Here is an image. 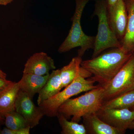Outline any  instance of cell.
Listing matches in <instances>:
<instances>
[{
    "mask_svg": "<svg viewBox=\"0 0 134 134\" xmlns=\"http://www.w3.org/2000/svg\"><path fill=\"white\" fill-rule=\"evenodd\" d=\"M82 57L79 56L73 58L70 62L60 69V76L63 88L66 87L79 75L87 78L91 76L90 73L81 66Z\"/></svg>",
    "mask_w": 134,
    "mask_h": 134,
    "instance_id": "obj_11",
    "label": "cell"
},
{
    "mask_svg": "<svg viewBox=\"0 0 134 134\" xmlns=\"http://www.w3.org/2000/svg\"><path fill=\"white\" fill-rule=\"evenodd\" d=\"M134 107V90L104 101L101 109H129Z\"/></svg>",
    "mask_w": 134,
    "mask_h": 134,
    "instance_id": "obj_17",
    "label": "cell"
},
{
    "mask_svg": "<svg viewBox=\"0 0 134 134\" xmlns=\"http://www.w3.org/2000/svg\"><path fill=\"white\" fill-rule=\"evenodd\" d=\"M96 114L100 120L108 125L125 132L134 120V110L126 108H100Z\"/></svg>",
    "mask_w": 134,
    "mask_h": 134,
    "instance_id": "obj_9",
    "label": "cell"
},
{
    "mask_svg": "<svg viewBox=\"0 0 134 134\" xmlns=\"http://www.w3.org/2000/svg\"><path fill=\"white\" fill-rule=\"evenodd\" d=\"M20 89L18 82H12L0 91V115L4 118L6 114L15 111L16 100Z\"/></svg>",
    "mask_w": 134,
    "mask_h": 134,
    "instance_id": "obj_13",
    "label": "cell"
},
{
    "mask_svg": "<svg viewBox=\"0 0 134 134\" xmlns=\"http://www.w3.org/2000/svg\"><path fill=\"white\" fill-rule=\"evenodd\" d=\"M75 9L72 18V26L66 38L61 44L58 52L64 53L73 48L80 47L77 54L82 57L87 50L93 49L96 36L86 35L83 31L81 25V18L85 6L90 0H75Z\"/></svg>",
    "mask_w": 134,
    "mask_h": 134,
    "instance_id": "obj_3",
    "label": "cell"
},
{
    "mask_svg": "<svg viewBox=\"0 0 134 134\" xmlns=\"http://www.w3.org/2000/svg\"><path fill=\"white\" fill-rule=\"evenodd\" d=\"M55 68L54 60L46 53L41 52L34 54L28 59L23 73L44 76Z\"/></svg>",
    "mask_w": 134,
    "mask_h": 134,
    "instance_id": "obj_10",
    "label": "cell"
},
{
    "mask_svg": "<svg viewBox=\"0 0 134 134\" xmlns=\"http://www.w3.org/2000/svg\"><path fill=\"white\" fill-rule=\"evenodd\" d=\"M128 14L126 30L120 41L121 47L128 52H134V0H125Z\"/></svg>",
    "mask_w": 134,
    "mask_h": 134,
    "instance_id": "obj_16",
    "label": "cell"
},
{
    "mask_svg": "<svg viewBox=\"0 0 134 134\" xmlns=\"http://www.w3.org/2000/svg\"><path fill=\"white\" fill-rule=\"evenodd\" d=\"M63 88L60 76V70H53L49 75L47 81L38 93V105L44 100L52 97L60 91Z\"/></svg>",
    "mask_w": 134,
    "mask_h": 134,
    "instance_id": "obj_15",
    "label": "cell"
},
{
    "mask_svg": "<svg viewBox=\"0 0 134 134\" xmlns=\"http://www.w3.org/2000/svg\"><path fill=\"white\" fill-rule=\"evenodd\" d=\"M4 120L6 127L9 129H19L29 126L24 117L16 111L5 114Z\"/></svg>",
    "mask_w": 134,
    "mask_h": 134,
    "instance_id": "obj_19",
    "label": "cell"
},
{
    "mask_svg": "<svg viewBox=\"0 0 134 134\" xmlns=\"http://www.w3.org/2000/svg\"><path fill=\"white\" fill-rule=\"evenodd\" d=\"M50 74L40 76L30 74H23L21 79L18 82L20 90L25 92L33 98L38 93L47 81Z\"/></svg>",
    "mask_w": 134,
    "mask_h": 134,
    "instance_id": "obj_14",
    "label": "cell"
},
{
    "mask_svg": "<svg viewBox=\"0 0 134 134\" xmlns=\"http://www.w3.org/2000/svg\"><path fill=\"white\" fill-rule=\"evenodd\" d=\"M59 123L62 128V134H87L83 124H79L75 121H69L62 114L58 113L57 115Z\"/></svg>",
    "mask_w": 134,
    "mask_h": 134,
    "instance_id": "obj_18",
    "label": "cell"
},
{
    "mask_svg": "<svg viewBox=\"0 0 134 134\" xmlns=\"http://www.w3.org/2000/svg\"><path fill=\"white\" fill-rule=\"evenodd\" d=\"M82 118L87 134H123L126 132L112 127L104 122L98 117L96 113L85 115Z\"/></svg>",
    "mask_w": 134,
    "mask_h": 134,
    "instance_id": "obj_12",
    "label": "cell"
},
{
    "mask_svg": "<svg viewBox=\"0 0 134 134\" xmlns=\"http://www.w3.org/2000/svg\"><path fill=\"white\" fill-rule=\"evenodd\" d=\"M32 99L28 93L20 89L15 104V111L24 117L31 128L38 125L44 115L40 107L35 106Z\"/></svg>",
    "mask_w": 134,
    "mask_h": 134,
    "instance_id": "obj_7",
    "label": "cell"
},
{
    "mask_svg": "<svg viewBox=\"0 0 134 134\" xmlns=\"http://www.w3.org/2000/svg\"><path fill=\"white\" fill-rule=\"evenodd\" d=\"M0 77L4 79H6V77H7L6 74L4 72H3L1 69H0Z\"/></svg>",
    "mask_w": 134,
    "mask_h": 134,
    "instance_id": "obj_24",
    "label": "cell"
},
{
    "mask_svg": "<svg viewBox=\"0 0 134 134\" xmlns=\"http://www.w3.org/2000/svg\"><path fill=\"white\" fill-rule=\"evenodd\" d=\"M104 88V101L134 90V52Z\"/></svg>",
    "mask_w": 134,
    "mask_h": 134,
    "instance_id": "obj_6",
    "label": "cell"
},
{
    "mask_svg": "<svg viewBox=\"0 0 134 134\" xmlns=\"http://www.w3.org/2000/svg\"><path fill=\"white\" fill-rule=\"evenodd\" d=\"M11 81H9L7 79H4L0 77V91L9 85L12 82Z\"/></svg>",
    "mask_w": 134,
    "mask_h": 134,
    "instance_id": "obj_21",
    "label": "cell"
},
{
    "mask_svg": "<svg viewBox=\"0 0 134 134\" xmlns=\"http://www.w3.org/2000/svg\"><path fill=\"white\" fill-rule=\"evenodd\" d=\"M104 88L99 85L96 88L84 95L74 99L70 98L61 105L58 114H62L69 119L78 122L85 115L96 113L101 108L103 102Z\"/></svg>",
    "mask_w": 134,
    "mask_h": 134,
    "instance_id": "obj_2",
    "label": "cell"
},
{
    "mask_svg": "<svg viewBox=\"0 0 134 134\" xmlns=\"http://www.w3.org/2000/svg\"><path fill=\"white\" fill-rule=\"evenodd\" d=\"M95 1V8L92 16H97L98 25L92 58L108 48L121 47L120 42L112 30L108 23L105 0Z\"/></svg>",
    "mask_w": 134,
    "mask_h": 134,
    "instance_id": "obj_5",
    "label": "cell"
},
{
    "mask_svg": "<svg viewBox=\"0 0 134 134\" xmlns=\"http://www.w3.org/2000/svg\"><path fill=\"white\" fill-rule=\"evenodd\" d=\"M132 53L125 51L121 47L113 48L91 59L82 61L81 66L93 75L91 79L104 88Z\"/></svg>",
    "mask_w": 134,
    "mask_h": 134,
    "instance_id": "obj_1",
    "label": "cell"
},
{
    "mask_svg": "<svg viewBox=\"0 0 134 134\" xmlns=\"http://www.w3.org/2000/svg\"><path fill=\"white\" fill-rule=\"evenodd\" d=\"M4 120V117H3L2 116H1V115H0V124H1V122H2Z\"/></svg>",
    "mask_w": 134,
    "mask_h": 134,
    "instance_id": "obj_26",
    "label": "cell"
},
{
    "mask_svg": "<svg viewBox=\"0 0 134 134\" xmlns=\"http://www.w3.org/2000/svg\"><path fill=\"white\" fill-rule=\"evenodd\" d=\"M86 79L82 75H79L62 91L42 102L38 106L44 115L50 117L57 116L59 107L65 101L73 96L90 91L99 86L94 85L95 81L92 79Z\"/></svg>",
    "mask_w": 134,
    "mask_h": 134,
    "instance_id": "obj_4",
    "label": "cell"
},
{
    "mask_svg": "<svg viewBox=\"0 0 134 134\" xmlns=\"http://www.w3.org/2000/svg\"><path fill=\"white\" fill-rule=\"evenodd\" d=\"M128 129L134 130V120L133 121L131 124L130 125Z\"/></svg>",
    "mask_w": 134,
    "mask_h": 134,
    "instance_id": "obj_25",
    "label": "cell"
},
{
    "mask_svg": "<svg viewBox=\"0 0 134 134\" xmlns=\"http://www.w3.org/2000/svg\"><path fill=\"white\" fill-rule=\"evenodd\" d=\"M30 126L18 130H10L5 128L0 132L1 134H29L30 133Z\"/></svg>",
    "mask_w": 134,
    "mask_h": 134,
    "instance_id": "obj_20",
    "label": "cell"
},
{
    "mask_svg": "<svg viewBox=\"0 0 134 134\" xmlns=\"http://www.w3.org/2000/svg\"><path fill=\"white\" fill-rule=\"evenodd\" d=\"M14 0H0V5L5 6L11 3Z\"/></svg>",
    "mask_w": 134,
    "mask_h": 134,
    "instance_id": "obj_22",
    "label": "cell"
},
{
    "mask_svg": "<svg viewBox=\"0 0 134 134\" xmlns=\"http://www.w3.org/2000/svg\"><path fill=\"white\" fill-rule=\"evenodd\" d=\"M105 1L106 2L107 7H109L114 4L119 0H105Z\"/></svg>",
    "mask_w": 134,
    "mask_h": 134,
    "instance_id": "obj_23",
    "label": "cell"
},
{
    "mask_svg": "<svg viewBox=\"0 0 134 134\" xmlns=\"http://www.w3.org/2000/svg\"><path fill=\"white\" fill-rule=\"evenodd\" d=\"M107 16L110 27L120 42L126 30L128 14L125 0H119L107 7Z\"/></svg>",
    "mask_w": 134,
    "mask_h": 134,
    "instance_id": "obj_8",
    "label": "cell"
},
{
    "mask_svg": "<svg viewBox=\"0 0 134 134\" xmlns=\"http://www.w3.org/2000/svg\"><path fill=\"white\" fill-rule=\"evenodd\" d=\"M132 110H134V107H133V108H132Z\"/></svg>",
    "mask_w": 134,
    "mask_h": 134,
    "instance_id": "obj_27",
    "label": "cell"
}]
</instances>
